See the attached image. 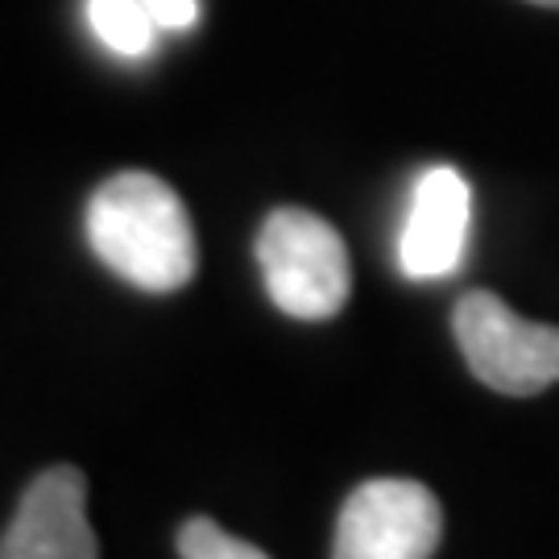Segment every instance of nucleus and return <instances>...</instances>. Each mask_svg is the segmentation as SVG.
Returning <instances> with one entry per match:
<instances>
[{
	"mask_svg": "<svg viewBox=\"0 0 559 559\" xmlns=\"http://www.w3.org/2000/svg\"><path fill=\"white\" fill-rule=\"evenodd\" d=\"M87 245L117 274L150 295H175L195 278V228L170 182L120 170L87 203Z\"/></svg>",
	"mask_w": 559,
	"mask_h": 559,
	"instance_id": "nucleus-1",
	"label": "nucleus"
},
{
	"mask_svg": "<svg viewBox=\"0 0 559 559\" xmlns=\"http://www.w3.org/2000/svg\"><path fill=\"white\" fill-rule=\"evenodd\" d=\"M258 265L274 307L307 323L332 320L353 290L340 233L302 207H278L265 216L258 233Z\"/></svg>",
	"mask_w": 559,
	"mask_h": 559,
	"instance_id": "nucleus-2",
	"label": "nucleus"
},
{
	"mask_svg": "<svg viewBox=\"0 0 559 559\" xmlns=\"http://www.w3.org/2000/svg\"><path fill=\"white\" fill-rule=\"evenodd\" d=\"M452 332L473 378L498 394L531 399L559 381V328L522 320L489 290H468L456 302Z\"/></svg>",
	"mask_w": 559,
	"mask_h": 559,
	"instance_id": "nucleus-3",
	"label": "nucleus"
},
{
	"mask_svg": "<svg viewBox=\"0 0 559 559\" xmlns=\"http://www.w3.org/2000/svg\"><path fill=\"white\" fill-rule=\"evenodd\" d=\"M443 535L440 498L419 480L381 477L348 493L332 559H431Z\"/></svg>",
	"mask_w": 559,
	"mask_h": 559,
	"instance_id": "nucleus-4",
	"label": "nucleus"
},
{
	"mask_svg": "<svg viewBox=\"0 0 559 559\" xmlns=\"http://www.w3.org/2000/svg\"><path fill=\"white\" fill-rule=\"evenodd\" d=\"M0 559H100L80 468L55 464L34 477L0 535Z\"/></svg>",
	"mask_w": 559,
	"mask_h": 559,
	"instance_id": "nucleus-5",
	"label": "nucleus"
},
{
	"mask_svg": "<svg viewBox=\"0 0 559 559\" xmlns=\"http://www.w3.org/2000/svg\"><path fill=\"white\" fill-rule=\"evenodd\" d=\"M473 221V191L460 170L431 166L419 175L399 237V265L406 278H443L464 261Z\"/></svg>",
	"mask_w": 559,
	"mask_h": 559,
	"instance_id": "nucleus-6",
	"label": "nucleus"
},
{
	"mask_svg": "<svg viewBox=\"0 0 559 559\" xmlns=\"http://www.w3.org/2000/svg\"><path fill=\"white\" fill-rule=\"evenodd\" d=\"M87 25L112 55L124 59L150 55L158 38V21L145 13L141 0H87Z\"/></svg>",
	"mask_w": 559,
	"mask_h": 559,
	"instance_id": "nucleus-7",
	"label": "nucleus"
},
{
	"mask_svg": "<svg viewBox=\"0 0 559 559\" xmlns=\"http://www.w3.org/2000/svg\"><path fill=\"white\" fill-rule=\"evenodd\" d=\"M179 556L182 559H270L253 543L228 535L212 519H191L179 531Z\"/></svg>",
	"mask_w": 559,
	"mask_h": 559,
	"instance_id": "nucleus-8",
	"label": "nucleus"
},
{
	"mask_svg": "<svg viewBox=\"0 0 559 559\" xmlns=\"http://www.w3.org/2000/svg\"><path fill=\"white\" fill-rule=\"evenodd\" d=\"M158 29H191L200 21V0H141Z\"/></svg>",
	"mask_w": 559,
	"mask_h": 559,
	"instance_id": "nucleus-9",
	"label": "nucleus"
},
{
	"mask_svg": "<svg viewBox=\"0 0 559 559\" xmlns=\"http://www.w3.org/2000/svg\"><path fill=\"white\" fill-rule=\"evenodd\" d=\"M531 4H543V9H559V0H531Z\"/></svg>",
	"mask_w": 559,
	"mask_h": 559,
	"instance_id": "nucleus-10",
	"label": "nucleus"
}]
</instances>
